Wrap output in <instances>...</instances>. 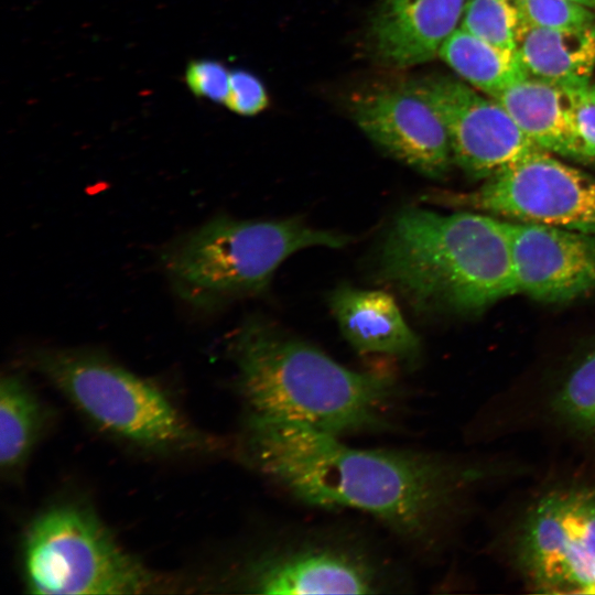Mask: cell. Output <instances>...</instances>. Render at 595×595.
I'll return each instance as SVG.
<instances>
[{
  "mask_svg": "<svg viewBox=\"0 0 595 595\" xmlns=\"http://www.w3.org/2000/svg\"><path fill=\"white\" fill-rule=\"evenodd\" d=\"M224 585L247 594H380L404 585L394 562L354 531L279 532L230 566Z\"/></svg>",
  "mask_w": 595,
  "mask_h": 595,
  "instance_id": "cell-7",
  "label": "cell"
},
{
  "mask_svg": "<svg viewBox=\"0 0 595 595\" xmlns=\"http://www.w3.org/2000/svg\"><path fill=\"white\" fill-rule=\"evenodd\" d=\"M506 544L528 591L595 594V482L565 480L539 491L513 520Z\"/></svg>",
  "mask_w": 595,
  "mask_h": 595,
  "instance_id": "cell-8",
  "label": "cell"
},
{
  "mask_svg": "<svg viewBox=\"0 0 595 595\" xmlns=\"http://www.w3.org/2000/svg\"><path fill=\"white\" fill-rule=\"evenodd\" d=\"M351 238L299 217L238 220L218 216L172 242L162 261L177 295L201 310L262 293L278 267L310 247L342 248Z\"/></svg>",
  "mask_w": 595,
  "mask_h": 595,
  "instance_id": "cell-5",
  "label": "cell"
},
{
  "mask_svg": "<svg viewBox=\"0 0 595 595\" xmlns=\"http://www.w3.org/2000/svg\"><path fill=\"white\" fill-rule=\"evenodd\" d=\"M465 4L466 0H381L368 30L371 52L396 68L434 58L459 26Z\"/></svg>",
  "mask_w": 595,
  "mask_h": 595,
  "instance_id": "cell-13",
  "label": "cell"
},
{
  "mask_svg": "<svg viewBox=\"0 0 595 595\" xmlns=\"http://www.w3.org/2000/svg\"><path fill=\"white\" fill-rule=\"evenodd\" d=\"M403 87L435 111L446 130L453 162L473 178L487 180L543 150L520 130L498 101L466 82L428 76L412 79Z\"/></svg>",
  "mask_w": 595,
  "mask_h": 595,
  "instance_id": "cell-10",
  "label": "cell"
},
{
  "mask_svg": "<svg viewBox=\"0 0 595 595\" xmlns=\"http://www.w3.org/2000/svg\"><path fill=\"white\" fill-rule=\"evenodd\" d=\"M360 130L386 153L431 178L453 162L446 130L435 111L405 87L379 89L353 101Z\"/></svg>",
  "mask_w": 595,
  "mask_h": 595,
  "instance_id": "cell-12",
  "label": "cell"
},
{
  "mask_svg": "<svg viewBox=\"0 0 595 595\" xmlns=\"http://www.w3.org/2000/svg\"><path fill=\"white\" fill-rule=\"evenodd\" d=\"M224 102L238 115L255 116L267 108L269 98L257 76L236 69L230 72L229 89Z\"/></svg>",
  "mask_w": 595,
  "mask_h": 595,
  "instance_id": "cell-23",
  "label": "cell"
},
{
  "mask_svg": "<svg viewBox=\"0 0 595 595\" xmlns=\"http://www.w3.org/2000/svg\"><path fill=\"white\" fill-rule=\"evenodd\" d=\"M229 79L230 72L216 61H193L185 72L186 84L193 94L214 101H225Z\"/></svg>",
  "mask_w": 595,
  "mask_h": 595,
  "instance_id": "cell-24",
  "label": "cell"
},
{
  "mask_svg": "<svg viewBox=\"0 0 595 595\" xmlns=\"http://www.w3.org/2000/svg\"><path fill=\"white\" fill-rule=\"evenodd\" d=\"M520 25L515 0H466L459 24L472 34L515 53Z\"/></svg>",
  "mask_w": 595,
  "mask_h": 595,
  "instance_id": "cell-20",
  "label": "cell"
},
{
  "mask_svg": "<svg viewBox=\"0 0 595 595\" xmlns=\"http://www.w3.org/2000/svg\"><path fill=\"white\" fill-rule=\"evenodd\" d=\"M376 262L379 280L422 314H475L517 294L507 220L486 213L407 207Z\"/></svg>",
  "mask_w": 595,
  "mask_h": 595,
  "instance_id": "cell-3",
  "label": "cell"
},
{
  "mask_svg": "<svg viewBox=\"0 0 595 595\" xmlns=\"http://www.w3.org/2000/svg\"><path fill=\"white\" fill-rule=\"evenodd\" d=\"M439 56L466 83L491 97L526 77L517 53L502 50L458 26Z\"/></svg>",
  "mask_w": 595,
  "mask_h": 595,
  "instance_id": "cell-18",
  "label": "cell"
},
{
  "mask_svg": "<svg viewBox=\"0 0 595 595\" xmlns=\"http://www.w3.org/2000/svg\"><path fill=\"white\" fill-rule=\"evenodd\" d=\"M585 161L595 160V83L563 88Z\"/></svg>",
  "mask_w": 595,
  "mask_h": 595,
  "instance_id": "cell-22",
  "label": "cell"
},
{
  "mask_svg": "<svg viewBox=\"0 0 595 595\" xmlns=\"http://www.w3.org/2000/svg\"><path fill=\"white\" fill-rule=\"evenodd\" d=\"M31 361L83 419L116 442L156 456L209 455L223 447L161 386L100 353L43 349Z\"/></svg>",
  "mask_w": 595,
  "mask_h": 595,
  "instance_id": "cell-4",
  "label": "cell"
},
{
  "mask_svg": "<svg viewBox=\"0 0 595 595\" xmlns=\"http://www.w3.org/2000/svg\"><path fill=\"white\" fill-rule=\"evenodd\" d=\"M242 463L292 498L371 516L407 544L433 548L493 469L413 450L351 447L311 426L247 413Z\"/></svg>",
  "mask_w": 595,
  "mask_h": 595,
  "instance_id": "cell-1",
  "label": "cell"
},
{
  "mask_svg": "<svg viewBox=\"0 0 595 595\" xmlns=\"http://www.w3.org/2000/svg\"><path fill=\"white\" fill-rule=\"evenodd\" d=\"M517 293L567 302L595 289V235L507 220Z\"/></svg>",
  "mask_w": 595,
  "mask_h": 595,
  "instance_id": "cell-11",
  "label": "cell"
},
{
  "mask_svg": "<svg viewBox=\"0 0 595 595\" xmlns=\"http://www.w3.org/2000/svg\"><path fill=\"white\" fill-rule=\"evenodd\" d=\"M20 562L31 594H149L175 586L125 549L97 512L77 500L55 502L29 522Z\"/></svg>",
  "mask_w": 595,
  "mask_h": 595,
  "instance_id": "cell-6",
  "label": "cell"
},
{
  "mask_svg": "<svg viewBox=\"0 0 595 595\" xmlns=\"http://www.w3.org/2000/svg\"><path fill=\"white\" fill-rule=\"evenodd\" d=\"M491 98L534 144L552 154L585 161L563 88L526 76Z\"/></svg>",
  "mask_w": 595,
  "mask_h": 595,
  "instance_id": "cell-15",
  "label": "cell"
},
{
  "mask_svg": "<svg viewBox=\"0 0 595 595\" xmlns=\"http://www.w3.org/2000/svg\"><path fill=\"white\" fill-rule=\"evenodd\" d=\"M52 414L50 409L18 374H4L0 382V473L17 482L26 468Z\"/></svg>",
  "mask_w": 595,
  "mask_h": 595,
  "instance_id": "cell-17",
  "label": "cell"
},
{
  "mask_svg": "<svg viewBox=\"0 0 595 595\" xmlns=\"http://www.w3.org/2000/svg\"><path fill=\"white\" fill-rule=\"evenodd\" d=\"M229 348L247 413L340 437L387 431L392 425L398 390L389 375L347 368L258 318L235 332Z\"/></svg>",
  "mask_w": 595,
  "mask_h": 595,
  "instance_id": "cell-2",
  "label": "cell"
},
{
  "mask_svg": "<svg viewBox=\"0 0 595 595\" xmlns=\"http://www.w3.org/2000/svg\"><path fill=\"white\" fill-rule=\"evenodd\" d=\"M521 21L533 26L564 29L595 22V11L572 0H515Z\"/></svg>",
  "mask_w": 595,
  "mask_h": 595,
  "instance_id": "cell-21",
  "label": "cell"
},
{
  "mask_svg": "<svg viewBox=\"0 0 595 595\" xmlns=\"http://www.w3.org/2000/svg\"><path fill=\"white\" fill-rule=\"evenodd\" d=\"M572 1L595 11V0H572Z\"/></svg>",
  "mask_w": 595,
  "mask_h": 595,
  "instance_id": "cell-25",
  "label": "cell"
},
{
  "mask_svg": "<svg viewBox=\"0 0 595 595\" xmlns=\"http://www.w3.org/2000/svg\"><path fill=\"white\" fill-rule=\"evenodd\" d=\"M430 203L595 235V176L539 150L474 191L431 192Z\"/></svg>",
  "mask_w": 595,
  "mask_h": 595,
  "instance_id": "cell-9",
  "label": "cell"
},
{
  "mask_svg": "<svg viewBox=\"0 0 595 595\" xmlns=\"http://www.w3.org/2000/svg\"><path fill=\"white\" fill-rule=\"evenodd\" d=\"M328 304L344 338L358 354L388 356L409 365L419 360L420 338L388 292L343 284L332 291Z\"/></svg>",
  "mask_w": 595,
  "mask_h": 595,
  "instance_id": "cell-14",
  "label": "cell"
},
{
  "mask_svg": "<svg viewBox=\"0 0 595 595\" xmlns=\"http://www.w3.org/2000/svg\"><path fill=\"white\" fill-rule=\"evenodd\" d=\"M545 409L558 428L595 448V347L576 358L552 383Z\"/></svg>",
  "mask_w": 595,
  "mask_h": 595,
  "instance_id": "cell-19",
  "label": "cell"
},
{
  "mask_svg": "<svg viewBox=\"0 0 595 595\" xmlns=\"http://www.w3.org/2000/svg\"><path fill=\"white\" fill-rule=\"evenodd\" d=\"M516 53L529 77L561 88L588 83L595 69V22L551 29L521 21Z\"/></svg>",
  "mask_w": 595,
  "mask_h": 595,
  "instance_id": "cell-16",
  "label": "cell"
}]
</instances>
